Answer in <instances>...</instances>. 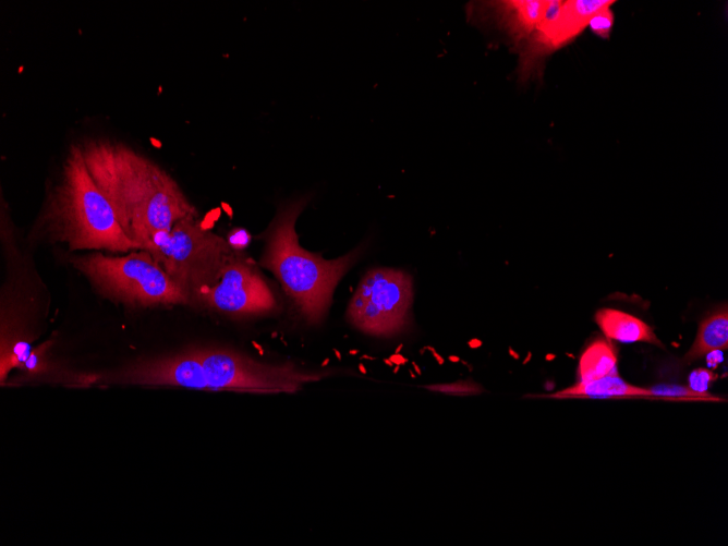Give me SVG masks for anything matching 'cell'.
I'll list each match as a JSON object with an SVG mask.
<instances>
[{
  "label": "cell",
  "instance_id": "6da1fadb",
  "mask_svg": "<svg viewBox=\"0 0 728 546\" xmlns=\"http://www.w3.org/2000/svg\"><path fill=\"white\" fill-rule=\"evenodd\" d=\"M78 146L94 182L138 250L158 232L170 231L175 222L198 217L177 181L126 144L89 138Z\"/></svg>",
  "mask_w": 728,
  "mask_h": 546
},
{
  "label": "cell",
  "instance_id": "7a4b0ae2",
  "mask_svg": "<svg viewBox=\"0 0 728 546\" xmlns=\"http://www.w3.org/2000/svg\"><path fill=\"white\" fill-rule=\"evenodd\" d=\"M65 244L70 251L124 253L138 250L121 229L94 182L78 144L72 145L32 229V240Z\"/></svg>",
  "mask_w": 728,
  "mask_h": 546
},
{
  "label": "cell",
  "instance_id": "3957f363",
  "mask_svg": "<svg viewBox=\"0 0 728 546\" xmlns=\"http://www.w3.org/2000/svg\"><path fill=\"white\" fill-rule=\"evenodd\" d=\"M308 201L310 197H300L280 206L265 232L259 265L274 274L302 318L310 325H318L328 313L340 279L366 245L363 243L335 259H325L302 247L295 223Z\"/></svg>",
  "mask_w": 728,
  "mask_h": 546
},
{
  "label": "cell",
  "instance_id": "277c9868",
  "mask_svg": "<svg viewBox=\"0 0 728 546\" xmlns=\"http://www.w3.org/2000/svg\"><path fill=\"white\" fill-rule=\"evenodd\" d=\"M70 262L101 294L110 299L141 306L191 303L187 294L147 251L125 256L94 252L75 256Z\"/></svg>",
  "mask_w": 728,
  "mask_h": 546
},
{
  "label": "cell",
  "instance_id": "5b68a950",
  "mask_svg": "<svg viewBox=\"0 0 728 546\" xmlns=\"http://www.w3.org/2000/svg\"><path fill=\"white\" fill-rule=\"evenodd\" d=\"M187 294L211 283L225 263L236 252L228 241L204 227L198 217L182 219L170 231H161L143 248Z\"/></svg>",
  "mask_w": 728,
  "mask_h": 546
},
{
  "label": "cell",
  "instance_id": "8992f818",
  "mask_svg": "<svg viewBox=\"0 0 728 546\" xmlns=\"http://www.w3.org/2000/svg\"><path fill=\"white\" fill-rule=\"evenodd\" d=\"M197 357L207 390L253 393H293L305 384L331 375L329 371H311L293 363H267L243 353L220 348H192Z\"/></svg>",
  "mask_w": 728,
  "mask_h": 546
},
{
  "label": "cell",
  "instance_id": "52a82bcc",
  "mask_svg": "<svg viewBox=\"0 0 728 546\" xmlns=\"http://www.w3.org/2000/svg\"><path fill=\"white\" fill-rule=\"evenodd\" d=\"M412 302L413 281L407 271L375 267L360 280L345 318L363 333L389 338L410 326Z\"/></svg>",
  "mask_w": 728,
  "mask_h": 546
},
{
  "label": "cell",
  "instance_id": "ba28073f",
  "mask_svg": "<svg viewBox=\"0 0 728 546\" xmlns=\"http://www.w3.org/2000/svg\"><path fill=\"white\" fill-rule=\"evenodd\" d=\"M612 3L614 0L551 1L545 17L517 49L519 82L539 80L547 57L578 37L593 14Z\"/></svg>",
  "mask_w": 728,
  "mask_h": 546
},
{
  "label": "cell",
  "instance_id": "9c48e42d",
  "mask_svg": "<svg viewBox=\"0 0 728 546\" xmlns=\"http://www.w3.org/2000/svg\"><path fill=\"white\" fill-rule=\"evenodd\" d=\"M235 316L264 315L277 308V299L256 266L236 251L214 281L198 289L191 302Z\"/></svg>",
  "mask_w": 728,
  "mask_h": 546
},
{
  "label": "cell",
  "instance_id": "30bf717a",
  "mask_svg": "<svg viewBox=\"0 0 728 546\" xmlns=\"http://www.w3.org/2000/svg\"><path fill=\"white\" fill-rule=\"evenodd\" d=\"M496 26L503 32L514 50L527 39L545 17L551 0H503L480 2Z\"/></svg>",
  "mask_w": 728,
  "mask_h": 546
},
{
  "label": "cell",
  "instance_id": "8fae6325",
  "mask_svg": "<svg viewBox=\"0 0 728 546\" xmlns=\"http://www.w3.org/2000/svg\"><path fill=\"white\" fill-rule=\"evenodd\" d=\"M607 339L621 343L646 342L663 347L653 329L640 318L615 308H600L594 317Z\"/></svg>",
  "mask_w": 728,
  "mask_h": 546
},
{
  "label": "cell",
  "instance_id": "7c38bea8",
  "mask_svg": "<svg viewBox=\"0 0 728 546\" xmlns=\"http://www.w3.org/2000/svg\"><path fill=\"white\" fill-rule=\"evenodd\" d=\"M555 399L569 398H655L650 388H643L624 381L619 375L606 376L574 385L545 396Z\"/></svg>",
  "mask_w": 728,
  "mask_h": 546
},
{
  "label": "cell",
  "instance_id": "4fadbf2b",
  "mask_svg": "<svg viewBox=\"0 0 728 546\" xmlns=\"http://www.w3.org/2000/svg\"><path fill=\"white\" fill-rule=\"evenodd\" d=\"M727 348L728 310L724 305L702 320L696 338L684 356V362L691 363L713 350H727Z\"/></svg>",
  "mask_w": 728,
  "mask_h": 546
},
{
  "label": "cell",
  "instance_id": "5bb4252c",
  "mask_svg": "<svg viewBox=\"0 0 728 546\" xmlns=\"http://www.w3.org/2000/svg\"><path fill=\"white\" fill-rule=\"evenodd\" d=\"M618 375V361L614 347L604 339L593 341L580 356L579 381H587Z\"/></svg>",
  "mask_w": 728,
  "mask_h": 546
},
{
  "label": "cell",
  "instance_id": "9a60e30c",
  "mask_svg": "<svg viewBox=\"0 0 728 546\" xmlns=\"http://www.w3.org/2000/svg\"><path fill=\"white\" fill-rule=\"evenodd\" d=\"M655 398L684 399V400H721L708 392H696L689 387L679 385H658L650 388Z\"/></svg>",
  "mask_w": 728,
  "mask_h": 546
},
{
  "label": "cell",
  "instance_id": "2e32d148",
  "mask_svg": "<svg viewBox=\"0 0 728 546\" xmlns=\"http://www.w3.org/2000/svg\"><path fill=\"white\" fill-rule=\"evenodd\" d=\"M610 7H605L593 14L587 24V27H590L596 36L603 39H608L610 37L615 22V16Z\"/></svg>",
  "mask_w": 728,
  "mask_h": 546
},
{
  "label": "cell",
  "instance_id": "e0dca14e",
  "mask_svg": "<svg viewBox=\"0 0 728 546\" xmlns=\"http://www.w3.org/2000/svg\"><path fill=\"white\" fill-rule=\"evenodd\" d=\"M426 389L453 396H471L483 391L481 386L471 380H458L451 384L432 385L426 386Z\"/></svg>",
  "mask_w": 728,
  "mask_h": 546
},
{
  "label": "cell",
  "instance_id": "ac0fdd59",
  "mask_svg": "<svg viewBox=\"0 0 728 546\" xmlns=\"http://www.w3.org/2000/svg\"><path fill=\"white\" fill-rule=\"evenodd\" d=\"M50 345L51 341H47L33 349L29 356L20 368L32 374L41 373L45 369V356Z\"/></svg>",
  "mask_w": 728,
  "mask_h": 546
},
{
  "label": "cell",
  "instance_id": "d6986e66",
  "mask_svg": "<svg viewBox=\"0 0 728 546\" xmlns=\"http://www.w3.org/2000/svg\"><path fill=\"white\" fill-rule=\"evenodd\" d=\"M716 375L705 368H697L689 375V388L696 392H707L711 383L716 379Z\"/></svg>",
  "mask_w": 728,
  "mask_h": 546
},
{
  "label": "cell",
  "instance_id": "ffe728a7",
  "mask_svg": "<svg viewBox=\"0 0 728 546\" xmlns=\"http://www.w3.org/2000/svg\"><path fill=\"white\" fill-rule=\"evenodd\" d=\"M226 240L234 251L242 252V248L248 244L251 236L245 229L235 228L229 232Z\"/></svg>",
  "mask_w": 728,
  "mask_h": 546
}]
</instances>
